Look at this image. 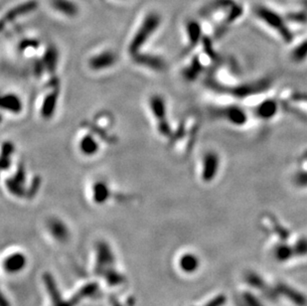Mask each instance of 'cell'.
<instances>
[{
    "label": "cell",
    "mask_w": 307,
    "mask_h": 306,
    "mask_svg": "<svg viewBox=\"0 0 307 306\" xmlns=\"http://www.w3.org/2000/svg\"><path fill=\"white\" fill-rule=\"evenodd\" d=\"M201 129V120L195 113L186 115L180 126L174 131L168 144L178 157L188 156L195 146Z\"/></svg>",
    "instance_id": "obj_1"
},
{
    "label": "cell",
    "mask_w": 307,
    "mask_h": 306,
    "mask_svg": "<svg viewBox=\"0 0 307 306\" xmlns=\"http://www.w3.org/2000/svg\"><path fill=\"white\" fill-rule=\"evenodd\" d=\"M146 104L156 134L161 140L169 143L174 130L172 129L169 119V110L166 97L161 93L153 92L147 97Z\"/></svg>",
    "instance_id": "obj_2"
},
{
    "label": "cell",
    "mask_w": 307,
    "mask_h": 306,
    "mask_svg": "<svg viewBox=\"0 0 307 306\" xmlns=\"http://www.w3.org/2000/svg\"><path fill=\"white\" fill-rule=\"evenodd\" d=\"M45 286L47 287L48 293L51 298L52 306H77L84 299L90 298L96 295L98 291V284L95 282H90L84 285L76 294H74L70 299L65 300L61 295L56 284L55 279L49 273L44 274L43 277Z\"/></svg>",
    "instance_id": "obj_3"
},
{
    "label": "cell",
    "mask_w": 307,
    "mask_h": 306,
    "mask_svg": "<svg viewBox=\"0 0 307 306\" xmlns=\"http://www.w3.org/2000/svg\"><path fill=\"white\" fill-rule=\"evenodd\" d=\"M95 272L104 277L111 285L121 284L124 281V277L115 268L114 255L105 243H99L97 246Z\"/></svg>",
    "instance_id": "obj_4"
},
{
    "label": "cell",
    "mask_w": 307,
    "mask_h": 306,
    "mask_svg": "<svg viewBox=\"0 0 307 306\" xmlns=\"http://www.w3.org/2000/svg\"><path fill=\"white\" fill-rule=\"evenodd\" d=\"M222 168V158L218 151L214 149L205 150L197 164V176L203 184H211L214 182Z\"/></svg>",
    "instance_id": "obj_5"
},
{
    "label": "cell",
    "mask_w": 307,
    "mask_h": 306,
    "mask_svg": "<svg viewBox=\"0 0 307 306\" xmlns=\"http://www.w3.org/2000/svg\"><path fill=\"white\" fill-rule=\"evenodd\" d=\"M277 99L280 107L298 117L307 116V95L292 88L285 87L279 91Z\"/></svg>",
    "instance_id": "obj_6"
},
{
    "label": "cell",
    "mask_w": 307,
    "mask_h": 306,
    "mask_svg": "<svg viewBox=\"0 0 307 306\" xmlns=\"http://www.w3.org/2000/svg\"><path fill=\"white\" fill-rule=\"evenodd\" d=\"M159 23L160 19L157 15L149 14L148 16H146V18L137 29L129 44V53L131 54V56H133L142 50L143 46L150 40V38L158 28Z\"/></svg>",
    "instance_id": "obj_7"
},
{
    "label": "cell",
    "mask_w": 307,
    "mask_h": 306,
    "mask_svg": "<svg viewBox=\"0 0 307 306\" xmlns=\"http://www.w3.org/2000/svg\"><path fill=\"white\" fill-rule=\"evenodd\" d=\"M251 106H253L254 114L263 122L273 120L280 108L277 97H268L263 95V93L255 96V103Z\"/></svg>",
    "instance_id": "obj_8"
},
{
    "label": "cell",
    "mask_w": 307,
    "mask_h": 306,
    "mask_svg": "<svg viewBox=\"0 0 307 306\" xmlns=\"http://www.w3.org/2000/svg\"><path fill=\"white\" fill-rule=\"evenodd\" d=\"M222 120L234 127H244L248 124L249 118L246 110L240 106L227 105L225 108H218L216 113Z\"/></svg>",
    "instance_id": "obj_9"
},
{
    "label": "cell",
    "mask_w": 307,
    "mask_h": 306,
    "mask_svg": "<svg viewBox=\"0 0 307 306\" xmlns=\"http://www.w3.org/2000/svg\"><path fill=\"white\" fill-rule=\"evenodd\" d=\"M132 57L135 64L152 72H164L167 67L166 60L159 55L140 52Z\"/></svg>",
    "instance_id": "obj_10"
},
{
    "label": "cell",
    "mask_w": 307,
    "mask_h": 306,
    "mask_svg": "<svg viewBox=\"0 0 307 306\" xmlns=\"http://www.w3.org/2000/svg\"><path fill=\"white\" fill-rule=\"evenodd\" d=\"M118 62V56L114 51L106 50L90 57L88 67L92 71H104L114 67Z\"/></svg>",
    "instance_id": "obj_11"
},
{
    "label": "cell",
    "mask_w": 307,
    "mask_h": 306,
    "mask_svg": "<svg viewBox=\"0 0 307 306\" xmlns=\"http://www.w3.org/2000/svg\"><path fill=\"white\" fill-rule=\"evenodd\" d=\"M37 6H38V3L35 1V0H31V1L19 4L15 8L8 11L5 14V16L1 20H0V29H2L7 23L14 21L19 16L25 15V14H28V13L34 11L37 8Z\"/></svg>",
    "instance_id": "obj_12"
},
{
    "label": "cell",
    "mask_w": 307,
    "mask_h": 306,
    "mask_svg": "<svg viewBox=\"0 0 307 306\" xmlns=\"http://www.w3.org/2000/svg\"><path fill=\"white\" fill-rule=\"evenodd\" d=\"M0 110L9 112L10 114H20L23 110V103L15 93H0Z\"/></svg>",
    "instance_id": "obj_13"
},
{
    "label": "cell",
    "mask_w": 307,
    "mask_h": 306,
    "mask_svg": "<svg viewBox=\"0 0 307 306\" xmlns=\"http://www.w3.org/2000/svg\"><path fill=\"white\" fill-rule=\"evenodd\" d=\"M27 263V260L23 254L15 253L7 257L3 262V268L8 273H17L21 271Z\"/></svg>",
    "instance_id": "obj_14"
},
{
    "label": "cell",
    "mask_w": 307,
    "mask_h": 306,
    "mask_svg": "<svg viewBox=\"0 0 307 306\" xmlns=\"http://www.w3.org/2000/svg\"><path fill=\"white\" fill-rule=\"evenodd\" d=\"M92 199L97 204L106 203L111 197V189L107 182L104 180L95 181L91 188Z\"/></svg>",
    "instance_id": "obj_15"
},
{
    "label": "cell",
    "mask_w": 307,
    "mask_h": 306,
    "mask_svg": "<svg viewBox=\"0 0 307 306\" xmlns=\"http://www.w3.org/2000/svg\"><path fill=\"white\" fill-rule=\"evenodd\" d=\"M48 229L51 235L58 241L63 242L69 238V231L64 222L59 219L53 218L48 222Z\"/></svg>",
    "instance_id": "obj_16"
},
{
    "label": "cell",
    "mask_w": 307,
    "mask_h": 306,
    "mask_svg": "<svg viewBox=\"0 0 307 306\" xmlns=\"http://www.w3.org/2000/svg\"><path fill=\"white\" fill-rule=\"evenodd\" d=\"M51 5L55 10L69 17H74L79 12L78 6L71 0H51Z\"/></svg>",
    "instance_id": "obj_17"
},
{
    "label": "cell",
    "mask_w": 307,
    "mask_h": 306,
    "mask_svg": "<svg viewBox=\"0 0 307 306\" xmlns=\"http://www.w3.org/2000/svg\"><path fill=\"white\" fill-rule=\"evenodd\" d=\"M79 148L84 155L92 156L95 153H97L99 146H98L97 141L95 140V138L92 135L86 134L81 138Z\"/></svg>",
    "instance_id": "obj_18"
},
{
    "label": "cell",
    "mask_w": 307,
    "mask_h": 306,
    "mask_svg": "<svg viewBox=\"0 0 307 306\" xmlns=\"http://www.w3.org/2000/svg\"><path fill=\"white\" fill-rule=\"evenodd\" d=\"M58 103V93L53 91L45 97L41 108V115L44 119H50L55 114Z\"/></svg>",
    "instance_id": "obj_19"
},
{
    "label": "cell",
    "mask_w": 307,
    "mask_h": 306,
    "mask_svg": "<svg viewBox=\"0 0 307 306\" xmlns=\"http://www.w3.org/2000/svg\"><path fill=\"white\" fill-rule=\"evenodd\" d=\"M0 306H10L8 299L5 297L1 290H0Z\"/></svg>",
    "instance_id": "obj_20"
}]
</instances>
